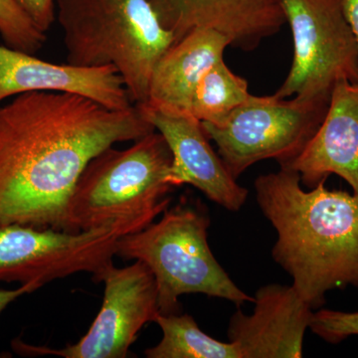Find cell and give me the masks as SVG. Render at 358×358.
Listing matches in <instances>:
<instances>
[{
    "mask_svg": "<svg viewBox=\"0 0 358 358\" xmlns=\"http://www.w3.org/2000/svg\"><path fill=\"white\" fill-rule=\"evenodd\" d=\"M282 169L296 171L308 187L336 174L358 197V80L336 84L315 136L303 152Z\"/></svg>",
    "mask_w": 358,
    "mask_h": 358,
    "instance_id": "cell-14",
    "label": "cell"
},
{
    "mask_svg": "<svg viewBox=\"0 0 358 358\" xmlns=\"http://www.w3.org/2000/svg\"><path fill=\"white\" fill-rule=\"evenodd\" d=\"M329 100L251 95L217 124L201 122L228 171L238 179L262 160L289 166L315 136Z\"/></svg>",
    "mask_w": 358,
    "mask_h": 358,
    "instance_id": "cell-6",
    "label": "cell"
},
{
    "mask_svg": "<svg viewBox=\"0 0 358 358\" xmlns=\"http://www.w3.org/2000/svg\"><path fill=\"white\" fill-rule=\"evenodd\" d=\"M68 64L113 66L134 105L148 102L157 61L174 43L148 0H55Z\"/></svg>",
    "mask_w": 358,
    "mask_h": 358,
    "instance_id": "cell-3",
    "label": "cell"
},
{
    "mask_svg": "<svg viewBox=\"0 0 358 358\" xmlns=\"http://www.w3.org/2000/svg\"><path fill=\"white\" fill-rule=\"evenodd\" d=\"M293 36L291 69L274 94L331 99L341 80H358V43L343 0H277Z\"/></svg>",
    "mask_w": 358,
    "mask_h": 358,
    "instance_id": "cell-8",
    "label": "cell"
},
{
    "mask_svg": "<svg viewBox=\"0 0 358 358\" xmlns=\"http://www.w3.org/2000/svg\"><path fill=\"white\" fill-rule=\"evenodd\" d=\"M160 24L178 42L196 29H210L230 46L252 51L286 23L277 0H148Z\"/></svg>",
    "mask_w": 358,
    "mask_h": 358,
    "instance_id": "cell-11",
    "label": "cell"
},
{
    "mask_svg": "<svg viewBox=\"0 0 358 358\" xmlns=\"http://www.w3.org/2000/svg\"><path fill=\"white\" fill-rule=\"evenodd\" d=\"M250 96L248 82L235 74L222 59L200 80L193 95L190 114L200 122L217 124Z\"/></svg>",
    "mask_w": 358,
    "mask_h": 358,
    "instance_id": "cell-17",
    "label": "cell"
},
{
    "mask_svg": "<svg viewBox=\"0 0 358 358\" xmlns=\"http://www.w3.org/2000/svg\"><path fill=\"white\" fill-rule=\"evenodd\" d=\"M141 219L68 232L22 224L0 225V282L41 288L76 273L96 275L113 263L120 238L150 225Z\"/></svg>",
    "mask_w": 358,
    "mask_h": 358,
    "instance_id": "cell-7",
    "label": "cell"
},
{
    "mask_svg": "<svg viewBox=\"0 0 358 358\" xmlns=\"http://www.w3.org/2000/svg\"><path fill=\"white\" fill-rule=\"evenodd\" d=\"M138 106V105H136ZM145 119L166 140L171 155L167 182L173 187L189 185L226 210L238 212L249 190L231 176L210 145L203 124L190 113L138 106Z\"/></svg>",
    "mask_w": 358,
    "mask_h": 358,
    "instance_id": "cell-10",
    "label": "cell"
},
{
    "mask_svg": "<svg viewBox=\"0 0 358 358\" xmlns=\"http://www.w3.org/2000/svg\"><path fill=\"white\" fill-rule=\"evenodd\" d=\"M210 218L205 207L181 197L173 208L136 232L120 238L115 256L141 261L155 275L162 315L178 313L179 296L202 294L238 308L253 303L233 282L208 243Z\"/></svg>",
    "mask_w": 358,
    "mask_h": 358,
    "instance_id": "cell-4",
    "label": "cell"
},
{
    "mask_svg": "<svg viewBox=\"0 0 358 358\" xmlns=\"http://www.w3.org/2000/svg\"><path fill=\"white\" fill-rule=\"evenodd\" d=\"M40 31L46 33L56 20L55 0H14Z\"/></svg>",
    "mask_w": 358,
    "mask_h": 358,
    "instance_id": "cell-20",
    "label": "cell"
},
{
    "mask_svg": "<svg viewBox=\"0 0 358 358\" xmlns=\"http://www.w3.org/2000/svg\"><path fill=\"white\" fill-rule=\"evenodd\" d=\"M346 20L358 43V0H343Z\"/></svg>",
    "mask_w": 358,
    "mask_h": 358,
    "instance_id": "cell-22",
    "label": "cell"
},
{
    "mask_svg": "<svg viewBox=\"0 0 358 358\" xmlns=\"http://www.w3.org/2000/svg\"><path fill=\"white\" fill-rule=\"evenodd\" d=\"M253 312L233 313L228 341L242 358H301L313 310L292 285L268 284L254 296Z\"/></svg>",
    "mask_w": 358,
    "mask_h": 358,
    "instance_id": "cell-12",
    "label": "cell"
},
{
    "mask_svg": "<svg viewBox=\"0 0 358 358\" xmlns=\"http://www.w3.org/2000/svg\"><path fill=\"white\" fill-rule=\"evenodd\" d=\"M310 331L331 345L358 336V312L346 313L320 308L313 312Z\"/></svg>",
    "mask_w": 358,
    "mask_h": 358,
    "instance_id": "cell-19",
    "label": "cell"
},
{
    "mask_svg": "<svg viewBox=\"0 0 358 358\" xmlns=\"http://www.w3.org/2000/svg\"><path fill=\"white\" fill-rule=\"evenodd\" d=\"M155 129L140 108L29 92L0 103V225L67 231L68 203L90 160Z\"/></svg>",
    "mask_w": 358,
    "mask_h": 358,
    "instance_id": "cell-1",
    "label": "cell"
},
{
    "mask_svg": "<svg viewBox=\"0 0 358 358\" xmlns=\"http://www.w3.org/2000/svg\"><path fill=\"white\" fill-rule=\"evenodd\" d=\"M228 46L229 40L210 29H196L179 40L155 64L145 105L190 113L197 85L212 66L224 59Z\"/></svg>",
    "mask_w": 358,
    "mask_h": 358,
    "instance_id": "cell-15",
    "label": "cell"
},
{
    "mask_svg": "<svg viewBox=\"0 0 358 358\" xmlns=\"http://www.w3.org/2000/svg\"><path fill=\"white\" fill-rule=\"evenodd\" d=\"M0 36L14 50L36 54L46 42L40 31L14 0H0Z\"/></svg>",
    "mask_w": 358,
    "mask_h": 358,
    "instance_id": "cell-18",
    "label": "cell"
},
{
    "mask_svg": "<svg viewBox=\"0 0 358 358\" xmlns=\"http://www.w3.org/2000/svg\"><path fill=\"white\" fill-rule=\"evenodd\" d=\"M171 150L157 131L126 150L106 148L90 160L71 194L68 232L134 219L154 222L171 203Z\"/></svg>",
    "mask_w": 358,
    "mask_h": 358,
    "instance_id": "cell-5",
    "label": "cell"
},
{
    "mask_svg": "<svg viewBox=\"0 0 358 358\" xmlns=\"http://www.w3.org/2000/svg\"><path fill=\"white\" fill-rule=\"evenodd\" d=\"M94 281L105 285L102 307L93 324L75 345L64 348L26 345L15 341L21 355H55L64 358H126L138 334L159 315L155 275L148 266L136 261L128 267L109 264Z\"/></svg>",
    "mask_w": 358,
    "mask_h": 358,
    "instance_id": "cell-9",
    "label": "cell"
},
{
    "mask_svg": "<svg viewBox=\"0 0 358 358\" xmlns=\"http://www.w3.org/2000/svg\"><path fill=\"white\" fill-rule=\"evenodd\" d=\"M38 287L33 284L21 285L20 288L14 289H0V313L14 301L17 300L20 296H24L26 294L32 293L37 291Z\"/></svg>",
    "mask_w": 358,
    "mask_h": 358,
    "instance_id": "cell-21",
    "label": "cell"
},
{
    "mask_svg": "<svg viewBox=\"0 0 358 358\" xmlns=\"http://www.w3.org/2000/svg\"><path fill=\"white\" fill-rule=\"evenodd\" d=\"M29 92L74 94L110 110H129L134 106L124 80L113 66L53 64L0 45V103Z\"/></svg>",
    "mask_w": 358,
    "mask_h": 358,
    "instance_id": "cell-13",
    "label": "cell"
},
{
    "mask_svg": "<svg viewBox=\"0 0 358 358\" xmlns=\"http://www.w3.org/2000/svg\"><path fill=\"white\" fill-rule=\"evenodd\" d=\"M162 341L145 352L148 358H242L237 346L205 334L187 313H159Z\"/></svg>",
    "mask_w": 358,
    "mask_h": 358,
    "instance_id": "cell-16",
    "label": "cell"
},
{
    "mask_svg": "<svg viewBox=\"0 0 358 358\" xmlns=\"http://www.w3.org/2000/svg\"><path fill=\"white\" fill-rule=\"evenodd\" d=\"M324 182L306 192L300 174L282 167L254 182L259 207L277 232L273 259L313 310L334 289L358 288V197Z\"/></svg>",
    "mask_w": 358,
    "mask_h": 358,
    "instance_id": "cell-2",
    "label": "cell"
}]
</instances>
